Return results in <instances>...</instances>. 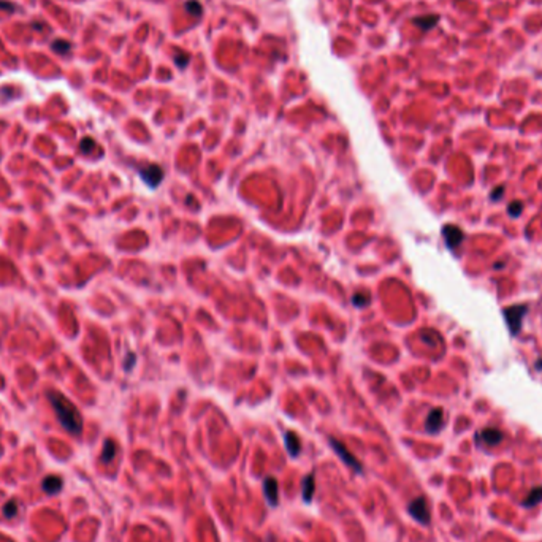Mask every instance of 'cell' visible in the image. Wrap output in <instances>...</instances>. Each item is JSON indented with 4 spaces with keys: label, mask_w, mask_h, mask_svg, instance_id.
I'll use <instances>...</instances> for the list:
<instances>
[{
    "label": "cell",
    "mask_w": 542,
    "mask_h": 542,
    "mask_svg": "<svg viewBox=\"0 0 542 542\" xmlns=\"http://www.w3.org/2000/svg\"><path fill=\"white\" fill-rule=\"evenodd\" d=\"M46 397L49 400L51 406H53L59 423L63 426V430L68 431L70 435L80 436L82 433V417H81V412L78 411V407H76L65 395H62L57 390L46 392Z\"/></svg>",
    "instance_id": "6da1fadb"
},
{
    "label": "cell",
    "mask_w": 542,
    "mask_h": 542,
    "mask_svg": "<svg viewBox=\"0 0 542 542\" xmlns=\"http://www.w3.org/2000/svg\"><path fill=\"white\" fill-rule=\"evenodd\" d=\"M330 441V445H331V449H333L335 452H336V455L341 458V460L347 464L349 468H352L355 473H359V474H361L363 473V466H361V463L357 460V458L350 454V452L347 450V447L346 445H344L341 441H338V439H335V438H330L328 439Z\"/></svg>",
    "instance_id": "7a4b0ae2"
},
{
    "label": "cell",
    "mask_w": 542,
    "mask_h": 542,
    "mask_svg": "<svg viewBox=\"0 0 542 542\" xmlns=\"http://www.w3.org/2000/svg\"><path fill=\"white\" fill-rule=\"evenodd\" d=\"M407 511L412 515L414 520H417L420 525H428L430 523V509H428V502L423 498V496H419V498L412 500L409 502V507Z\"/></svg>",
    "instance_id": "3957f363"
},
{
    "label": "cell",
    "mask_w": 542,
    "mask_h": 542,
    "mask_svg": "<svg viewBox=\"0 0 542 542\" xmlns=\"http://www.w3.org/2000/svg\"><path fill=\"white\" fill-rule=\"evenodd\" d=\"M526 314V306H511V308L504 309V317L509 323L512 335H517L522 328V322Z\"/></svg>",
    "instance_id": "277c9868"
},
{
    "label": "cell",
    "mask_w": 542,
    "mask_h": 542,
    "mask_svg": "<svg viewBox=\"0 0 542 542\" xmlns=\"http://www.w3.org/2000/svg\"><path fill=\"white\" fill-rule=\"evenodd\" d=\"M140 176H141V180L148 184L149 187H157L161 181L163 180V171L162 168L159 167V165H148V167H144L140 170Z\"/></svg>",
    "instance_id": "5b68a950"
},
{
    "label": "cell",
    "mask_w": 542,
    "mask_h": 542,
    "mask_svg": "<svg viewBox=\"0 0 542 542\" xmlns=\"http://www.w3.org/2000/svg\"><path fill=\"white\" fill-rule=\"evenodd\" d=\"M263 493H265V500L268 502V506L276 507L279 504V485H278V481L274 479L273 476L265 477Z\"/></svg>",
    "instance_id": "8992f818"
},
{
    "label": "cell",
    "mask_w": 542,
    "mask_h": 542,
    "mask_svg": "<svg viewBox=\"0 0 542 542\" xmlns=\"http://www.w3.org/2000/svg\"><path fill=\"white\" fill-rule=\"evenodd\" d=\"M442 425H444V412H442V409L436 407V409H433L428 414V417H426L425 430L428 433H438L439 430L442 428Z\"/></svg>",
    "instance_id": "52a82bcc"
},
{
    "label": "cell",
    "mask_w": 542,
    "mask_h": 542,
    "mask_svg": "<svg viewBox=\"0 0 542 542\" xmlns=\"http://www.w3.org/2000/svg\"><path fill=\"white\" fill-rule=\"evenodd\" d=\"M442 233H444L445 243H447V246L450 247V249H454V247L460 246V243L464 240L463 232L458 227H455V225H445Z\"/></svg>",
    "instance_id": "ba28073f"
},
{
    "label": "cell",
    "mask_w": 542,
    "mask_h": 542,
    "mask_svg": "<svg viewBox=\"0 0 542 542\" xmlns=\"http://www.w3.org/2000/svg\"><path fill=\"white\" fill-rule=\"evenodd\" d=\"M314 493H316V476H314V473H309V474L304 476V479L301 482V498H303V501L311 504L312 498H314Z\"/></svg>",
    "instance_id": "9c48e42d"
},
{
    "label": "cell",
    "mask_w": 542,
    "mask_h": 542,
    "mask_svg": "<svg viewBox=\"0 0 542 542\" xmlns=\"http://www.w3.org/2000/svg\"><path fill=\"white\" fill-rule=\"evenodd\" d=\"M284 444H285V449H287V452H289L290 457H298L300 455V452H301V441H300L298 435H295L293 431H285Z\"/></svg>",
    "instance_id": "30bf717a"
},
{
    "label": "cell",
    "mask_w": 542,
    "mask_h": 542,
    "mask_svg": "<svg viewBox=\"0 0 542 542\" xmlns=\"http://www.w3.org/2000/svg\"><path fill=\"white\" fill-rule=\"evenodd\" d=\"M63 485V482L59 476H48L44 477L41 482V488L46 492L48 495H56L60 492V488Z\"/></svg>",
    "instance_id": "8fae6325"
},
{
    "label": "cell",
    "mask_w": 542,
    "mask_h": 542,
    "mask_svg": "<svg viewBox=\"0 0 542 542\" xmlns=\"http://www.w3.org/2000/svg\"><path fill=\"white\" fill-rule=\"evenodd\" d=\"M438 21H439V18L436 15H425V16H419V18H414L412 19V22L416 24L419 29H422V30L433 29L438 24Z\"/></svg>",
    "instance_id": "7c38bea8"
},
{
    "label": "cell",
    "mask_w": 542,
    "mask_h": 542,
    "mask_svg": "<svg viewBox=\"0 0 542 542\" xmlns=\"http://www.w3.org/2000/svg\"><path fill=\"white\" fill-rule=\"evenodd\" d=\"M116 452H118V447H116V444H114V441L106 439L103 444V450H101V455H100L101 463H105V464L111 463L114 460V457H116Z\"/></svg>",
    "instance_id": "4fadbf2b"
},
{
    "label": "cell",
    "mask_w": 542,
    "mask_h": 542,
    "mask_svg": "<svg viewBox=\"0 0 542 542\" xmlns=\"http://www.w3.org/2000/svg\"><path fill=\"white\" fill-rule=\"evenodd\" d=\"M481 438H482V441L485 442V444L495 445V444L501 442L502 433L500 430H496V428H485V430L481 433Z\"/></svg>",
    "instance_id": "5bb4252c"
},
{
    "label": "cell",
    "mask_w": 542,
    "mask_h": 542,
    "mask_svg": "<svg viewBox=\"0 0 542 542\" xmlns=\"http://www.w3.org/2000/svg\"><path fill=\"white\" fill-rule=\"evenodd\" d=\"M541 501H542V487H536V488L531 490L530 495H528V498L523 501V506H526V507L536 506L538 502H541Z\"/></svg>",
    "instance_id": "9a60e30c"
},
{
    "label": "cell",
    "mask_w": 542,
    "mask_h": 542,
    "mask_svg": "<svg viewBox=\"0 0 542 542\" xmlns=\"http://www.w3.org/2000/svg\"><path fill=\"white\" fill-rule=\"evenodd\" d=\"M184 10L192 16H201L203 6H201L200 2H197V0H187V2L184 3Z\"/></svg>",
    "instance_id": "2e32d148"
},
{
    "label": "cell",
    "mask_w": 542,
    "mask_h": 542,
    "mask_svg": "<svg viewBox=\"0 0 542 542\" xmlns=\"http://www.w3.org/2000/svg\"><path fill=\"white\" fill-rule=\"evenodd\" d=\"M18 514V501L16 500H10L6 501V504L3 506V515L6 519H13L16 517Z\"/></svg>",
    "instance_id": "e0dca14e"
},
{
    "label": "cell",
    "mask_w": 542,
    "mask_h": 542,
    "mask_svg": "<svg viewBox=\"0 0 542 542\" xmlns=\"http://www.w3.org/2000/svg\"><path fill=\"white\" fill-rule=\"evenodd\" d=\"M173 60H175V63H176V67H178V68H186V67L189 65L190 57H189L187 53H182V51H178V53L175 54V57H173Z\"/></svg>",
    "instance_id": "ac0fdd59"
},
{
    "label": "cell",
    "mask_w": 542,
    "mask_h": 542,
    "mask_svg": "<svg viewBox=\"0 0 542 542\" xmlns=\"http://www.w3.org/2000/svg\"><path fill=\"white\" fill-rule=\"evenodd\" d=\"M94 144H95V141H94L92 138H84L81 141V144H80V149L82 152H91V149L94 148Z\"/></svg>",
    "instance_id": "d6986e66"
},
{
    "label": "cell",
    "mask_w": 542,
    "mask_h": 542,
    "mask_svg": "<svg viewBox=\"0 0 542 542\" xmlns=\"http://www.w3.org/2000/svg\"><path fill=\"white\" fill-rule=\"evenodd\" d=\"M53 49L57 51V53H68L70 44L65 43V41H54L53 43Z\"/></svg>",
    "instance_id": "ffe728a7"
},
{
    "label": "cell",
    "mask_w": 542,
    "mask_h": 542,
    "mask_svg": "<svg viewBox=\"0 0 542 542\" xmlns=\"http://www.w3.org/2000/svg\"><path fill=\"white\" fill-rule=\"evenodd\" d=\"M509 213H511V216H519L522 213V203L512 201L511 205H509Z\"/></svg>",
    "instance_id": "44dd1931"
},
{
    "label": "cell",
    "mask_w": 542,
    "mask_h": 542,
    "mask_svg": "<svg viewBox=\"0 0 542 542\" xmlns=\"http://www.w3.org/2000/svg\"><path fill=\"white\" fill-rule=\"evenodd\" d=\"M368 301H369V300H365V301H363V298H360V293H357V295L354 297V303H355V304H360V306H366V304H368Z\"/></svg>",
    "instance_id": "7402d4cb"
},
{
    "label": "cell",
    "mask_w": 542,
    "mask_h": 542,
    "mask_svg": "<svg viewBox=\"0 0 542 542\" xmlns=\"http://www.w3.org/2000/svg\"><path fill=\"white\" fill-rule=\"evenodd\" d=\"M127 360H129V365L125 366V369H130V366H133V363H135V355L130 354V355H129V359H127Z\"/></svg>",
    "instance_id": "603a6c76"
},
{
    "label": "cell",
    "mask_w": 542,
    "mask_h": 542,
    "mask_svg": "<svg viewBox=\"0 0 542 542\" xmlns=\"http://www.w3.org/2000/svg\"><path fill=\"white\" fill-rule=\"evenodd\" d=\"M501 192H502V187H498V190H496L495 194H492V199H495V200H498L500 197H501Z\"/></svg>",
    "instance_id": "cb8c5ba5"
}]
</instances>
